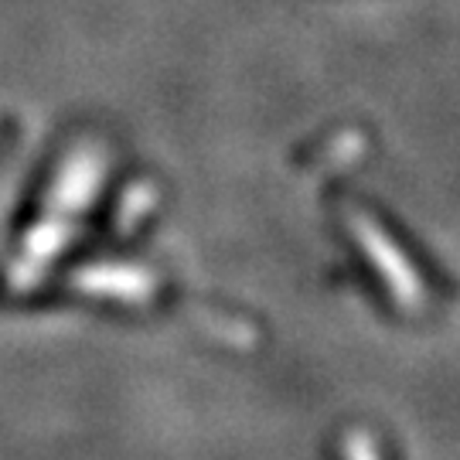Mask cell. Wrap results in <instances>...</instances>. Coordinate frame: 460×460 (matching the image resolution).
<instances>
[{"label": "cell", "mask_w": 460, "mask_h": 460, "mask_svg": "<svg viewBox=\"0 0 460 460\" xmlns=\"http://www.w3.org/2000/svg\"><path fill=\"white\" fill-rule=\"evenodd\" d=\"M351 222H355L358 243H362V249L368 252L372 266L382 270V277H385L389 290L395 294V300H399V304H410V307L412 304H420V279H416V273H412V266L406 263V256L399 260L395 246L385 239V232L378 229V226H372L368 218L355 215Z\"/></svg>", "instance_id": "6da1fadb"}]
</instances>
